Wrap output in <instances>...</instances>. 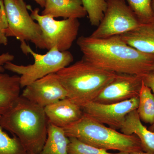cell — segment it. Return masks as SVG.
<instances>
[{
  "mask_svg": "<svg viewBox=\"0 0 154 154\" xmlns=\"http://www.w3.org/2000/svg\"><path fill=\"white\" fill-rule=\"evenodd\" d=\"M77 44L84 59L103 69L142 77L153 71L154 56L130 46L119 35L105 38L82 36Z\"/></svg>",
  "mask_w": 154,
  "mask_h": 154,
  "instance_id": "1",
  "label": "cell"
},
{
  "mask_svg": "<svg viewBox=\"0 0 154 154\" xmlns=\"http://www.w3.org/2000/svg\"><path fill=\"white\" fill-rule=\"evenodd\" d=\"M0 125L19 139L28 154H38L47 139L48 121L44 107L20 96L0 117Z\"/></svg>",
  "mask_w": 154,
  "mask_h": 154,
  "instance_id": "2",
  "label": "cell"
},
{
  "mask_svg": "<svg viewBox=\"0 0 154 154\" xmlns=\"http://www.w3.org/2000/svg\"><path fill=\"white\" fill-rule=\"evenodd\" d=\"M68 98L78 105L94 101L116 75V73L96 66L82 58L56 73Z\"/></svg>",
  "mask_w": 154,
  "mask_h": 154,
  "instance_id": "3",
  "label": "cell"
},
{
  "mask_svg": "<svg viewBox=\"0 0 154 154\" xmlns=\"http://www.w3.org/2000/svg\"><path fill=\"white\" fill-rule=\"evenodd\" d=\"M68 137H75L84 143L105 150L129 153L143 151L135 134L127 135L97 122L84 113L75 123L63 128Z\"/></svg>",
  "mask_w": 154,
  "mask_h": 154,
  "instance_id": "4",
  "label": "cell"
},
{
  "mask_svg": "<svg viewBox=\"0 0 154 154\" xmlns=\"http://www.w3.org/2000/svg\"><path fill=\"white\" fill-rule=\"evenodd\" d=\"M20 48L25 54H30L33 57L34 63L22 65L9 62L4 67L5 69L20 75L22 88L47 75L56 73L69 66L74 60L71 53L68 51H61L56 47L53 48L45 54L34 52L26 42H21Z\"/></svg>",
  "mask_w": 154,
  "mask_h": 154,
  "instance_id": "5",
  "label": "cell"
},
{
  "mask_svg": "<svg viewBox=\"0 0 154 154\" xmlns=\"http://www.w3.org/2000/svg\"><path fill=\"white\" fill-rule=\"evenodd\" d=\"M8 28L7 37H15L21 42H30L37 48L45 49L40 26L31 17L24 0H3Z\"/></svg>",
  "mask_w": 154,
  "mask_h": 154,
  "instance_id": "6",
  "label": "cell"
},
{
  "mask_svg": "<svg viewBox=\"0 0 154 154\" xmlns=\"http://www.w3.org/2000/svg\"><path fill=\"white\" fill-rule=\"evenodd\" d=\"M31 17L40 26L45 49L56 47L61 51H67L76 39L79 30V19L69 18L57 20L48 15L39 14L38 8L28 6Z\"/></svg>",
  "mask_w": 154,
  "mask_h": 154,
  "instance_id": "7",
  "label": "cell"
},
{
  "mask_svg": "<svg viewBox=\"0 0 154 154\" xmlns=\"http://www.w3.org/2000/svg\"><path fill=\"white\" fill-rule=\"evenodd\" d=\"M141 23L125 0H107L104 17L90 36L96 38L118 36L134 29Z\"/></svg>",
  "mask_w": 154,
  "mask_h": 154,
  "instance_id": "8",
  "label": "cell"
},
{
  "mask_svg": "<svg viewBox=\"0 0 154 154\" xmlns=\"http://www.w3.org/2000/svg\"><path fill=\"white\" fill-rule=\"evenodd\" d=\"M139 97L112 104L92 101L81 105L83 112L92 119L115 130H120L126 115L138 107Z\"/></svg>",
  "mask_w": 154,
  "mask_h": 154,
  "instance_id": "9",
  "label": "cell"
},
{
  "mask_svg": "<svg viewBox=\"0 0 154 154\" xmlns=\"http://www.w3.org/2000/svg\"><path fill=\"white\" fill-rule=\"evenodd\" d=\"M21 96L43 107L68 98L67 91L56 73L51 74L26 86Z\"/></svg>",
  "mask_w": 154,
  "mask_h": 154,
  "instance_id": "10",
  "label": "cell"
},
{
  "mask_svg": "<svg viewBox=\"0 0 154 154\" xmlns=\"http://www.w3.org/2000/svg\"><path fill=\"white\" fill-rule=\"evenodd\" d=\"M143 77L125 73H116L114 79L97 96L94 102L112 104L139 97Z\"/></svg>",
  "mask_w": 154,
  "mask_h": 154,
  "instance_id": "11",
  "label": "cell"
},
{
  "mask_svg": "<svg viewBox=\"0 0 154 154\" xmlns=\"http://www.w3.org/2000/svg\"><path fill=\"white\" fill-rule=\"evenodd\" d=\"M48 122L64 128L79 121L84 115L82 107L68 98L44 107Z\"/></svg>",
  "mask_w": 154,
  "mask_h": 154,
  "instance_id": "12",
  "label": "cell"
},
{
  "mask_svg": "<svg viewBox=\"0 0 154 154\" xmlns=\"http://www.w3.org/2000/svg\"><path fill=\"white\" fill-rule=\"evenodd\" d=\"M119 36L139 51L154 56V19L141 23L134 29Z\"/></svg>",
  "mask_w": 154,
  "mask_h": 154,
  "instance_id": "13",
  "label": "cell"
},
{
  "mask_svg": "<svg viewBox=\"0 0 154 154\" xmlns=\"http://www.w3.org/2000/svg\"><path fill=\"white\" fill-rule=\"evenodd\" d=\"M120 130L124 134H135L140 141L143 151L154 153V132L142 123L137 109L126 115Z\"/></svg>",
  "mask_w": 154,
  "mask_h": 154,
  "instance_id": "14",
  "label": "cell"
},
{
  "mask_svg": "<svg viewBox=\"0 0 154 154\" xmlns=\"http://www.w3.org/2000/svg\"><path fill=\"white\" fill-rule=\"evenodd\" d=\"M42 15L53 18L81 19L88 16L82 0H46Z\"/></svg>",
  "mask_w": 154,
  "mask_h": 154,
  "instance_id": "15",
  "label": "cell"
},
{
  "mask_svg": "<svg viewBox=\"0 0 154 154\" xmlns=\"http://www.w3.org/2000/svg\"><path fill=\"white\" fill-rule=\"evenodd\" d=\"M20 76L0 72V115L14 106L21 96Z\"/></svg>",
  "mask_w": 154,
  "mask_h": 154,
  "instance_id": "16",
  "label": "cell"
},
{
  "mask_svg": "<svg viewBox=\"0 0 154 154\" xmlns=\"http://www.w3.org/2000/svg\"><path fill=\"white\" fill-rule=\"evenodd\" d=\"M69 143V139L63 128L48 122L47 139L38 154H68Z\"/></svg>",
  "mask_w": 154,
  "mask_h": 154,
  "instance_id": "17",
  "label": "cell"
},
{
  "mask_svg": "<svg viewBox=\"0 0 154 154\" xmlns=\"http://www.w3.org/2000/svg\"><path fill=\"white\" fill-rule=\"evenodd\" d=\"M143 82L139 95L138 113L141 120L152 125L154 123V95Z\"/></svg>",
  "mask_w": 154,
  "mask_h": 154,
  "instance_id": "18",
  "label": "cell"
},
{
  "mask_svg": "<svg viewBox=\"0 0 154 154\" xmlns=\"http://www.w3.org/2000/svg\"><path fill=\"white\" fill-rule=\"evenodd\" d=\"M91 25L98 27L104 17L107 0H82Z\"/></svg>",
  "mask_w": 154,
  "mask_h": 154,
  "instance_id": "19",
  "label": "cell"
},
{
  "mask_svg": "<svg viewBox=\"0 0 154 154\" xmlns=\"http://www.w3.org/2000/svg\"><path fill=\"white\" fill-rule=\"evenodd\" d=\"M0 154H28L19 139L15 135L12 137L9 136L1 125Z\"/></svg>",
  "mask_w": 154,
  "mask_h": 154,
  "instance_id": "20",
  "label": "cell"
},
{
  "mask_svg": "<svg viewBox=\"0 0 154 154\" xmlns=\"http://www.w3.org/2000/svg\"><path fill=\"white\" fill-rule=\"evenodd\" d=\"M141 23H146L154 19L152 7V0H126Z\"/></svg>",
  "mask_w": 154,
  "mask_h": 154,
  "instance_id": "21",
  "label": "cell"
},
{
  "mask_svg": "<svg viewBox=\"0 0 154 154\" xmlns=\"http://www.w3.org/2000/svg\"><path fill=\"white\" fill-rule=\"evenodd\" d=\"M69 139L68 154H128L125 152L111 153L103 149H99L84 143L75 137H69Z\"/></svg>",
  "mask_w": 154,
  "mask_h": 154,
  "instance_id": "22",
  "label": "cell"
},
{
  "mask_svg": "<svg viewBox=\"0 0 154 154\" xmlns=\"http://www.w3.org/2000/svg\"><path fill=\"white\" fill-rule=\"evenodd\" d=\"M8 24L5 9L3 0H0V45H7L8 38L6 36L5 30Z\"/></svg>",
  "mask_w": 154,
  "mask_h": 154,
  "instance_id": "23",
  "label": "cell"
},
{
  "mask_svg": "<svg viewBox=\"0 0 154 154\" xmlns=\"http://www.w3.org/2000/svg\"><path fill=\"white\" fill-rule=\"evenodd\" d=\"M144 84L151 89L154 95V73L152 72L143 78ZM149 130L154 132V123L149 128Z\"/></svg>",
  "mask_w": 154,
  "mask_h": 154,
  "instance_id": "24",
  "label": "cell"
},
{
  "mask_svg": "<svg viewBox=\"0 0 154 154\" xmlns=\"http://www.w3.org/2000/svg\"><path fill=\"white\" fill-rule=\"evenodd\" d=\"M14 58V56L9 52L0 54V72H4L5 71V65L9 62H12Z\"/></svg>",
  "mask_w": 154,
  "mask_h": 154,
  "instance_id": "25",
  "label": "cell"
},
{
  "mask_svg": "<svg viewBox=\"0 0 154 154\" xmlns=\"http://www.w3.org/2000/svg\"><path fill=\"white\" fill-rule=\"evenodd\" d=\"M33 1H35L41 8H44L46 0H33Z\"/></svg>",
  "mask_w": 154,
  "mask_h": 154,
  "instance_id": "26",
  "label": "cell"
},
{
  "mask_svg": "<svg viewBox=\"0 0 154 154\" xmlns=\"http://www.w3.org/2000/svg\"><path fill=\"white\" fill-rule=\"evenodd\" d=\"M128 154H154V153L147 152L143 151H140L132 152L129 153Z\"/></svg>",
  "mask_w": 154,
  "mask_h": 154,
  "instance_id": "27",
  "label": "cell"
},
{
  "mask_svg": "<svg viewBox=\"0 0 154 154\" xmlns=\"http://www.w3.org/2000/svg\"><path fill=\"white\" fill-rule=\"evenodd\" d=\"M152 7L154 13V0H152Z\"/></svg>",
  "mask_w": 154,
  "mask_h": 154,
  "instance_id": "28",
  "label": "cell"
},
{
  "mask_svg": "<svg viewBox=\"0 0 154 154\" xmlns=\"http://www.w3.org/2000/svg\"><path fill=\"white\" fill-rule=\"evenodd\" d=\"M152 72L153 73H154V69L153 71Z\"/></svg>",
  "mask_w": 154,
  "mask_h": 154,
  "instance_id": "29",
  "label": "cell"
}]
</instances>
